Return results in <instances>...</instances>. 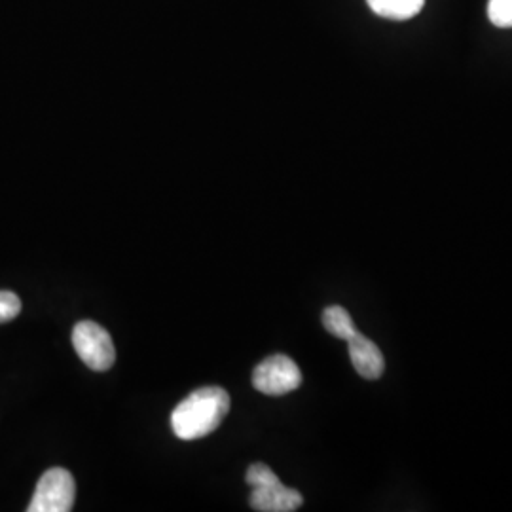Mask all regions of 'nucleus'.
I'll return each instance as SVG.
<instances>
[{
    "mask_svg": "<svg viewBox=\"0 0 512 512\" xmlns=\"http://www.w3.org/2000/svg\"><path fill=\"white\" fill-rule=\"evenodd\" d=\"M230 410V395L222 387H202L190 393L171 414L173 433L181 440L211 435Z\"/></svg>",
    "mask_w": 512,
    "mask_h": 512,
    "instance_id": "1",
    "label": "nucleus"
},
{
    "mask_svg": "<svg viewBox=\"0 0 512 512\" xmlns=\"http://www.w3.org/2000/svg\"><path fill=\"white\" fill-rule=\"evenodd\" d=\"M73 346L82 363L95 372H105L116 361L109 332L93 321H80L73 330Z\"/></svg>",
    "mask_w": 512,
    "mask_h": 512,
    "instance_id": "2",
    "label": "nucleus"
},
{
    "mask_svg": "<svg viewBox=\"0 0 512 512\" xmlns=\"http://www.w3.org/2000/svg\"><path fill=\"white\" fill-rule=\"evenodd\" d=\"M76 484L67 469L54 467L46 471L38 480L37 490L27 507L29 512H69L73 511Z\"/></svg>",
    "mask_w": 512,
    "mask_h": 512,
    "instance_id": "3",
    "label": "nucleus"
},
{
    "mask_svg": "<svg viewBox=\"0 0 512 512\" xmlns=\"http://www.w3.org/2000/svg\"><path fill=\"white\" fill-rule=\"evenodd\" d=\"M302 384V372L291 357L272 355L256 366L253 385L268 397H283Z\"/></svg>",
    "mask_w": 512,
    "mask_h": 512,
    "instance_id": "4",
    "label": "nucleus"
},
{
    "mask_svg": "<svg viewBox=\"0 0 512 512\" xmlns=\"http://www.w3.org/2000/svg\"><path fill=\"white\" fill-rule=\"evenodd\" d=\"M251 507L260 512H293L298 511L304 503V497L294 490L281 484V480H275L272 484L253 488V494L249 499Z\"/></svg>",
    "mask_w": 512,
    "mask_h": 512,
    "instance_id": "5",
    "label": "nucleus"
},
{
    "mask_svg": "<svg viewBox=\"0 0 512 512\" xmlns=\"http://www.w3.org/2000/svg\"><path fill=\"white\" fill-rule=\"evenodd\" d=\"M349 359L365 380H378L385 370V359L380 348L363 336L355 332L348 340Z\"/></svg>",
    "mask_w": 512,
    "mask_h": 512,
    "instance_id": "6",
    "label": "nucleus"
},
{
    "mask_svg": "<svg viewBox=\"0 0 512 512\" xmlns=\"http://www.w3.org/2000/svg\"><path fill=\"white\" fill-rule=\"evenodd\" d=\"M366 4L380 18L406 21L420 14L425 0H366Z\"/></svg>",
    "mask_w": 512,
    "mask_h": 512,
    "instance_id": "7",
    "label": "nucleus"
},
{
    "mask_svg": "<svg viewBox=\"0 0 512 512\" xmlns=\"http://www.w3.org/2000/svg\"><path fill=\"white\" fill-rule=\"evenodd\" d=\"M323 325L332 336L346 340V342L357 332L351 315L342 306H330L323 311Z\"/></svg>",
    "mask_w": 512,
    "mask_h": 512,
    "instance_id": "8",
    "label": "nucleus"
},
{
    "mask_svg": "<svg viewBox=\"0 0 512 512\" xmlns=\"http://www.w3.org/2000/svg\"><path fill=\"white\" fill-rule=\"evenodd\" d=\"M488 18L499 29H512V0H490Z\"/></svg>",
    "mask_w": 512,
    "mask_h": 512,
    "instance_id": "9",
    "label": "nucleus"
},
{
    "mask_svg": "<svg viewBox=\"0 0 512 512\" xmlns=\"http://www.w3.org/2000/svg\"><path fill=\"white\" fill-rule=\"evenodd\" d=\"M275 480H279L274 471L264 465V463H255L247 469V484L251 488H258V486H266V484H272Z\"/></svg>",
    "mask_w": 512,
    "mask_h": 512,
    "instance_id": "10",
    "label": "nucleus"
},
{
    "mask_svg": "<svg viewBox=\"0 0 512 512\" xmlns=\"http://www.w3.org/2000/svg\"><path fill=\"white\" fill-rule=\"evenodd\" d=\"M21 311V300L10 291H0V323L16 319Z\"/></svg>",
    "mask_w": 512,
    "mask_h": 512,
    "instance_id": "11",
    "label": "nucleus"
}]
</instances>
